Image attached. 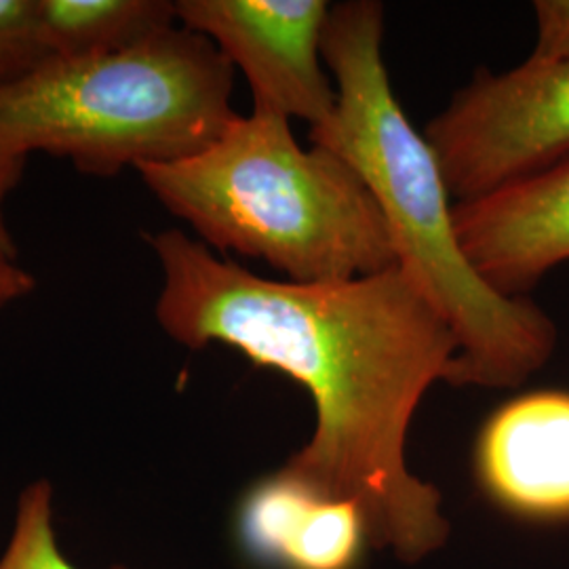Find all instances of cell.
<instances>
[{"instance_id": "ba28073f", "label": "cell", "mask_w": 569, "mask_h": 569, "mask_svg": "<svg viewBox=\"0 0 569 569\" xmlns=\"http://www.w3.org/2000/svg\"><path fill=\"white\" fill-rule=\"evenodd\" d=\"M475 470L510 515L569 521V392L533 390L498 407L479 432Z\"/></svg>"}, {"instance_id": "5b68a950", "label": "cell", "mask_w": 569, "mask_h": 569, "mask_svg": "<svg viewBox=\"0 0 569 569\" xmlns=\"http://www.w3.org/2000/svg\"><path fill=\"white\" fill-rule=\"evenodd\" d=\"M425 138L456 203L569 161V60L479 70Z\"/></svg>"}, {"instance_id": "9c48e42d", "label": "cell", "mask_w": 569, "mask_h": 569, "mask_svg": "<svg viewBox=\"0 0 569 569\" xmlns=\"http://www.w3.org/2000/svg\"><path fill=\"white\" fill-rule=\"evenodd\" d=\"M239 536L249 555L281 569H355L369 545L361 510L317 493L283 467L244 493Z\"/></svg>"}, {"instance_id": "8992f818", "label": "cell", "mask_w": 569, "mask_h": 569, "mask_svg": "<svg viewBox=\"0 0 569 569\" xmlns=\"http://www.w3.org/2000/svg\"><path fill=\"white\" fill-rule=\"evenodd\" d=\"M329 9L326 0H180L176 18L241 68L253 103L317 129L338 103L321 53Z\"/></svg>"}, {"instance_id": "4fadbf2b", "label": "cell", "mask_w": 569, "mask_h": 569, "mask_svg": "<svg viewBox=\"0 0 569 569\" xmlns=\"http://www.w3.org/2000/svg\"><path fill=\"white\" fill-rule=\"evenodd\" d=\"M538 39L528 61L550 63L569 60V0L533 2Z\"/></svg>"}, {"instance_id": "52a82bcc", "label": "cell", "mask_w": 569, "mask_h": 569, "mask_svg": "<svg viewBox=\"0 0 569 569\" xmlns=\"http://www.w3.org/2000/svg\"><path fill=\"white\" fill-rule=\"evenodd\" d=\"M453 218L475 270L500 293L528 298L549 270L569 260V161L456 203Z\"/></svg>"}, {"instance_id": "5bb4252c", "label": "cell", "mask_w": 569, "mask_h": 569, "mask_svg": "<svg viewBox=\"0 0 569 569\" xmlns=\"http://www.w3.org/2000/svg\"><path fill=\"white\" fill-rule=\"evenodd\" d=\"M23 167H26V157L0 154V253L11 258V260H16L18 249H16V244L7 232V224H4V218H2V204H4L7 194L20 182Z\"/></svg>"}, {"instance_id": "3957f363", "label": "cell", "mask_w": 569, "mask_h": 569, "mask_svg": "<svg viewBox=\"0 0 569 569\" xmlns=\"http://www.w3.org/2000/svg\"><path fill=\"white\" fill-rule=\"evenodd\" d=\"M204 243L260 258L293 283H333L399 266L361 176L327 148H302L279 110L253 103L203 152L136 167Z\"/></svg>"}, {"instance_id": "7c38bea8", "label": "cell", "mask_w": 569, "mask_h": 569, "mask_svg": "<svg viewBox=\"0 0 569 569\" xmlns=\"http://www.w3.org/2000/svg\"><path fill=\"white\" fill-rule=\"evenodd\" d=\"M56 60L42 39L37 0H0V87Z\"/></svg>"}, {"instance_id": "277c9868", "label": "cell", "mask_w": 569, "mask_h": 569, "mask_svg": "<svg viewBox=\"0 0 569 569\" xmlns=\"http://www.w3.org/2000/svg\"><path fill=\"white\" fill-rule=\"evenodd\" d=\"M232 82L224 53L183 26L119 53L56 58L0 87V154L42 150L103 178L188 159L239 117Z\"/></svg>"}, {"instance_id": "6da1fadb", "label": "cell", "mask_w": 569, "mask_h": 569, "mask_svg": "<svg viewBox=\"0 0 569 569\" xmlns=\"http://www.w3.org/2000/svg\"><path fill=\"white\" fill-rule=\"evenodd\" d=\"M161 268L157 319L188 348H237L308 390L317 425L284 470L361 510L367 540L403 563L443 549L441 491L407 465V435L458 340L399 266L333 283L270 281L180 230L148 237Z\"/></svg>"}, {"instance_id": "8fae6325", "label": "cell", "mask_w": 569, "mask_h": 569, "mask_svg": "<svg viewBox=\"0 0 569 569\" xmlns=\"http://www.w3.org/2000/svg\"><path fill=\"white\" fill-rule=\"evenodd\" d=\"M0 569H77L58 545L53 488L49 481H34L21 491Z\"/></svg>"}, {"instance_id": "7a4b0ae2", "label": "cell", "mask_w": 569, "mask_h": 569, "mask_svg": "<svg viewBox=\"0 0 569 569\" xmlns=\"http://www.w3.org/2000/svg\"><path fill=\"white\" fill-rule=\"evenodd\" d=\"M385 9L348 0L329 9L321 53L336 77L333 117L312 146L340 154L380 207L399 268L458 340L448 385L521 387L549 363L557 326L529 298H510L468 262L439 161L397 100L385 58Z\"/></svg>"}, {"instance_id": "9a60e30c", "label": "cell", "mask_w": 569, "mask_h": 569, "mask_svg": "<svg viewBox=\"0 0 569 569\" xmlns=\"http://www.w3.org/2000/svg\"><path fill=\"white\" fill-rule=\"evenodd\" d=\"M34 289V279L16 260L0 253V308Z\"/></svg>"}, {"instance_id": "30bf717a", "label": "cell", "mask_w": 569, "mask_h": 569, "mask_svg": "<svg viewBox=\"0 0 569 569\" xmlns=\"http://www.w3.org/2000/svg\"><path fill=\"white\" fill-rule=\"evenodd\" d=\"M42 39L53 58L119 53L173 28L176 2L37 0Z\"/></svg>"}]
</instances>
